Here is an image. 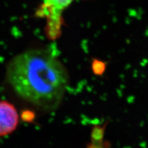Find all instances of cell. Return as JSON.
<instances>
[{
	"label": "cell",
	"instance_id": "6da1fadb",
	"mask_svg": "<svg viewBox=\"0 0 148 148\" xmlns=\"http://www.w3.org/2000/svg\"><path fill=\"white\" fill-rule=\"evenodd\" d=\"M6 78L15 93L31 104L45 110L56 108L68 82L64 65L45 49L26 51L11 60Z\"/></svg>",
	"mask_w": 148,
	"mask_h": 148
},
{
	"label": "cell",
	"instance_id": "7a4b0ae2",
	"mask_svg": "<svg viewBox=\"0 0 148 148\" xmlns=\"http://www.w3.org/2000/svg\"><path fill=\"white\" fill-rule=\"evenodd\" d=\"M73 0H43V10L48 19V34L51 38H56L60 34L62 25V12Z\"/></svg>",
	"mask_w": 148,
	"mask_h": 148
},
{
	"label": "cell",
	"instance_id": "3957f363",
	"mask_svg": "<svg viewBox=\"0 0 148 148\" xmlns=\"http://www.w3.org/2000/svg\"><path fill=\"white\" fill-rule=\"evenodd\" d=\"M18 123V115L14 106L6 101H0V136L12 133Z\"/></svg>",
	"mask_w": 148,
	"mask_h": 148
},
{
	"label": "cell",
	"instance_id": "277c9868",
	"mask_svg": "<svg viewBox=\"0 0 148 148\" xmlns=\"http://www.w3.org/2000/svg\"><path fill=\"white\" fill-rule=\"evenodd\" d=\"M104 128L95 127L91 133V141L87 148H109L104 140Z\"/></svg>",
	"mask_w": 148,
	"mask_h": 148
},
{
	"label": "cell",
	"instance_id": "5b68a950",
	"mask_svg": "<svg viewBox=\"0 0 148 148\" xmlns=\"http://www.w3.org/2000/svg\"><path fill=\"white\" fill-rule=\"evenodd\" d=\"M105 64L100 61H98V60H95L92 62V70H93L94 72L96 74L98 75H101L103 73L105 70Z\"/></svg>",
	"mask_w": 148,
	"mask_h": 148
}]
</instances>
